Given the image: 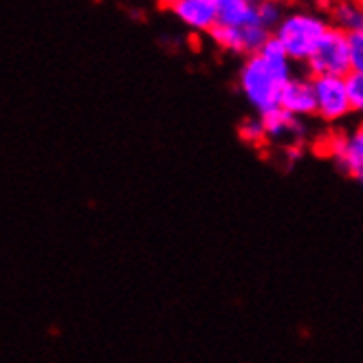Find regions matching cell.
Returning <instances> with one entry per match:
<instances>
[{
	"label": "cell",
	"mask_w": 363,
	"mask_h": 363,
	"mask_svg": "<svg viewBox=\"0 0 363 363\" xmlns=\"http://www.w3.org/2000/svg\"><path fill=\"white\" fill-rule=\"evenodd\" d=\"M324 155H328L339 169L363 185V147L352 133H333L324 139Z\"/></svg>",
	"instance_id": "52a82bcc"
},
{
	"label": "cell",
	"mask_w": 363,
	"mask_h": 363,
	"mask_svg": "<svg viewBox=\"0 0 363 363\" xmlns=\"http://www.w3.org/2000/svg\"><path fill=\"white\" fill-rule=\"evenodd\" d=\"M304 71L311 77H348L352 73L350 35L337 27H330L304 64Z\"/></svg>",
	"instance_id": "3957f363"
},
{
	"label": "cell",
	"mask_w": 363,
	"mask_h": 363,
	"mask_svg": "<svg viewBox=\"0 0 363 363\" xmlns=\"http://www.w3.org/2000/svg\"><path fill=\"white\" fill-rule=\"evenodd\" d=\"M262 121H264L269 143H277L282 147H289V150H297L300 143L304 141V135H306L304 119H297L284 113L282 108H277L269 115H262Z\"/></svg>",
	"instance_id": "9c48e42d"
},
{
	"label": "cell",
	"mask_w": 363,
	"mask_h": 363,
	"mask_svg": "<svg viewBox=\"0 0 363 363\" xmlns=\"http://www.w3.org/2000/svg\"><path fill=\"white\" fill-rule=\"evenodd\" d=\"M330 27L333 23L326 11L313 7H293L286 9L282 23L273 31V40L286 51L293 64L304 67Z\"/></svg>",
	"instance_id": "7a4b0ae2"
},
{
	"label": "cell",
	"mask_w": 363,
	"mask_h": 363,
	"mask_svg": "<svg viewBox=\"0 0 363 363\" xmlns=\"http://www.w3.org/2000/svg\"><path fill=\"white\" fill-rule=\"evenodd\" d=\"M295 75L286 51L271 38L267 47L247 57L238 71V89L258 117L280 108L284 84Z\"/></svg>",
	"instance_id": "6da1fadb"
},
{
	"label": "cell",
	"mask_w": 363,
	"mask_h": 363,
	"mask_svg": "<svg viewBox=\"0 0 363 363\" xmlns=\"http://www.w3.org/2000/svg\"><path fill=\"white\" fill-rule=\"evenodd\" d=\"M348 82V91H350V101H352V113L363 117V75L350 73L346 77Z\"/></svg>",
	"instance_id": "5bb4252c"
},
{
	"label": "cell",
	"mask_w": 363,
	"mask_h": 363,
	"mask_svg": "<svg viewBox=\"0 0 363 363\" xmlns=\"http://www.w3.org/2000/svg\"><path fill=\"white\" fill-rule=\"evenodd\" d=\"M209 38L220 51L231 55H242L247 60L255 53H260L273 35L262 25H249V27H216Z\"/></svg>",
	"instance_id": "5b68a950"
},
{
	"label": "cell",
	"mask_w": 363,
	"mask_h": 363,
	"mask_svg": "<svg viewBox=\"0 0 363 363\" xmlns=\"http://www.w3.org/2000/svg\"><path fill=\"white\" fill-rule=\"evenodd\" d=\"M280 108L297 119H306L315 115V86L311 75H293L282 89Z\"/></svg>",
	"instance_id": "ba28073f"
},
{
	"label": "cell",
	"mask_w": 363,
	"mask_h": 363,
	"mask_svg": "<svg viewBox=\"0 0 363 363\" xmlns=\"http://www.w3.org/2000/svg\"><path fill=\"white\" fill-rule=\"evenodd\" d=\"M333 27L346 31L348 35L363 33V3H333L326 7Z\"/></svg>",
	"instance_id": "8fae6325"
},
{
	"label": "cell",
	"mask_w": 363,
	"mask_h": 363,
	"mask_svg": "<svg viewBox=\"0 0 363 363\" xmlns=\"http://www.w3.org/2000/svg\"><path fill=\"white\" fill-rule=\"evenodd\" d=\"M352 135H354V139L359 141V145L363 147V119H361V123L354 128V130H352Z\"/></svg>",
	"instance_id": "2e32d148"
},
{
	"label": "cell",
	"mask_w": 363,
	"mask_h": 363,
	"mask_svg": "<svg viewBox=\"0 0 363 363\" xmlns=\"http://www.w3.org/2000/svg\"><path fill=\"white\" fill-rule=\"evenodd\" d=\"M315 117L326 123H339L352 115V101L346 77H313Z\"/></svg>",
	"instance_id": "277c9868"
},
{
	"label": "cell",
	"mask_w": 363,
	"mask_h": 363,
	"mask_svg": "<svg viewBox=\"0 0 363 363\" xmlns=\"http://www.w3.org/2000/svg\"><path fill=\"white\" fill-rule=\"evenodd\" d=\"M258 16H260L262 27L269 29L271 35H273L277 25H280L282 18L286 16V9L280 3H273V0H260V3H258Z\"/></svg>",
	"instance_id": "7c38bea8"
},
{
	"label": "cell",
	"mask_w": 363,
	"mask_h": 363,
	"mask_svg": "<svg viewBox=\"0 0 363 363\" xmlns=\"http://www.w3.org/2000/svg\"><path fill=\"white\" fill-rule=\"evenodd\" d=\"M238 135L249 145H262L267 143V130L262 117H249L238 125Z\"/></svg>",
	"instance_id": "4fadbf2b"
},
{
	"label": "cell",
	"mask_w": 363,
	"mask_h": 363,
	"mask_svg": "<svg viewBox=\"0 0 363 363\" xmlns=\"http://www.w3.org/2000/svg\"><path fill=\"white\" fill-rule=\"evenodd\" d=\"M262 25L255 0H218V27Z\"/></svg>",
	"instance_id": "30bf717a"
},
{
	"label": "cell",
	"mask_w": 363,
	"mask_h": 363,
	"mask_svg": "<svg viewBox=\"0 0 363 363\" xmlns=\"http://www.w3.org/2000/svg\"><path fill=\"white\" fill-rule=\"evenodd\" d=\"M350 62H352V73L363 75V33L350 35Z\"/></svg>",
	"instance_id": "9a60e30c"
},
{
	"label": "cell",
	"mask_w": 363,
	"mask_h": 363,
	"mask_svg": "<svg viewBox=\"0 0 363 363\" xmlns=\"http://www.w3.org/2000/svg\"><path fill=\"white\" fill-rule=\"evenodd\" d=\"M165 7L183 27L196 33L211 35L218 27V0H172Z\"/></svg>",
	"instance_id": "8992f818"
}]
</instances>
